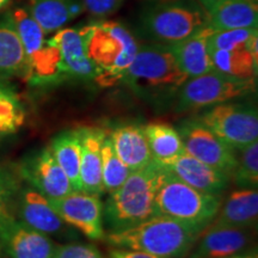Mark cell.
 <instances>
[{
	"label": "cell",
	"instance_id": "obj_13",
	"mask_svg": "<svg viewBox=\"0 0 258 258\" xmlns=\"http://www.w3.org/2000/svg\"><path fill=\"white\" fill-rule=\"evenodd\" d=\"M48 201L64 224L78 228L89 239L104 238L103 205L99 195L72 191L63 198L48 199Z\"/></svg>",
	"mask_w": 258,
	"mask_h": 258
},
{
	"label": "cell",
	"instance_id": "obj_34",
	"mask_svg": "<svg viewBox=\"0 0 258 258\" xmlns=\"http://www.w3.org/2000/svg\"><path fill=\"white\" fill-rule=\"evenodd\" d=\"M109 258H160L153 254L143 252V251L129 250V249H118L115 247L109 252Z\"/></svg>",
	"mask_w": 258,
	"mask_h": 258
},
{
	"label": "cell",
	"instance_id": "obj_6",
	"mask_svg": "<svg viewBox=\"0 0 258 258\" xmlns=\"http://www.w3.org/2000/svg\"><path fill=\"white\" fill-rule=\"evenodd\" d=\"M222 203L221 195H209L185 184L167 170L154 201V215L208 227Z\"/></svg>",
	"mask_w": 258,
	"mask_h": 258
},
{
	"label": "cell",
	"instance_id": "obj_2",
	"mask_svg": "<svg viewBox=\"0 0 258 258\" xmlns=\"http://www.w3.org/2000/svg\"><path fill=\"white\" fill-rule=\"evenodd\" d=\"M85 50L97 71L96 80L111 86L123 80L137 54L139 43L123 24L110 21H93L80 28Z\"/></svg>",
	"mask_w": 258,
	"mask_h": 258
},
{
	"label": "cell",
	"instance_id": "obj_32",
	"mask_svg": "<svg viewBox=\"0 0 258 258\" xmlns=\"http://www.w3.org/2000/svg\"><path fill=\"white\" fill-rule=\"evenodd\" d=\"M53 258H104L92 244H64L56 245Z\"/></svg>",
	"mask_w": 258,
	"mask_h": 258
},
{
	"label": "cell",
	"instance_id": "obj_35",
	"mask_svg": "<svg viewBox=\"0 0 258 258\" xmlns=\"http://www.w3.org/2000/svg\"><path fill=\"white\" fill-rule=\"evenodd\" d=\"M198 2L203 6V8H205L206 11H208V10L211 9L215 3H218L219 0H198Z\"/></svg>",
	"mask_w": 258,
	"mask_h": 258
},
{
	"label": "cell",
	"instance_id": "obj_24",
	"mask_svg": "<svg viewBox=\"0 0 258 258\" xmlns=\"http://www.w3.org/2000/svg\"><path fill=\"white\" fill-rule=\"evenodd\" d=\"M28 12L44 34L64 28L84 12L83 0H28Z\"/></svg>",
	"mask_w": 258,
	"mask_h": 258
},
{
	"label": "cell",
	"instance_id": "obj_4",
	"mask_svg": "<svg viewBox=\"0 0 258 258\" xmlns=\"http://www.w3.org/2000/svg\"><path fill=\"white\" fill-rule=\"evenodd\" d=\"M139 32L145 40L171 46L208 25V14L198 0H161L139 16Z\"/></svg>",
	"mask_w": 258,
	"mask_h": 258
},
{
	"label": "cell",
	"instance_id": "obj_12",
	"mask_svg": "<svg viewBox=\"0 0 258 258\" xmlns=\"http://www.w3.org/2000/svg\"><path fill=\"white\" fill-rule=\"evenodd\" d=\"M55 61L56 80H96L97 71L85 50L80 29L62 28L48 40Z\"/></svg>",
	"mask_w": 258,
	"mask_h": 258
},
{
	"label": "cell",
	"instance_id": "obj_23",
	"mask_svg": "<svg viewBox=\"0 0 258 258\" xmlns=\"http://www.w3.org/2000/svg\"><path fill=\"white\" fill-rule=\"evenodd\" d=\"M257 217V189H238L221 203L218 214L211 225L249 228L256 224Z\"/></svg>",
	"mask_w": 258,
	"mask_h": 258
},
{
	"label": "cell",
	"instance_id": "obj_14",
	"mask_svg": "<svg viewBox=\"0 0 258 258\" xmlns=\"http://www.w3.org/2000/svg\"><path fill=\"white\" fill-rule=\"evenodd\" d=\"M21 175L47 199H60L74 191L49 147L27 158L21 165Z\"/></svg>",
	"mask_w": 258,
	"mask_h": 258
},
{
	"label": "cell",
	"instance_id": "obj_15",
	"mask_svg": "<svg viewBox=\"0 0 258 258\" xmlns=\"http://www.w3.org/2000/svg\"><path fill=\"white\" fill-rule=\"evenodd\" d=\"M0 250L8 258H53L56 245L47 234L12 218L0 227Z\"/></svg>",
	"mask_w": 258,
	"mask_h": 258
},
{
	"label": "cell",
	"instance_id": "obj_18",
	"mask_svg": "<svg viewBox=\"0 0 258 258\" xmlns=\"http://www.w3.org/2000/svg\"><path fill=\"white\" fill-rule=\"evenodd\" d=\"M80 133V180L82 191L104 192L102 176V144L106 133L95 127L78 128Z\"/></svg>",
	"mask_w": 258,
	"mask_h": 258
},
{
	"label": "cell",
	"instance_id": "obj_36",
	"mask_svg": "<svg viewBox=\"0 0 258 258\" xmlns=\"http://www.w3.org/2000/svg\"><path fill=\"white\" fill-rule=\"evenodd\" d=\"M225 258H257V254H233V256L225 257Z\"/></svg>",
	"mask_w": 258,
	"mask_h": 258
},
{
	"label": "cell",
	"instance_id": "obj_17",
	"mask_svg": "<svg viewBox=\"0 0 258 258\" xmlns=\"http://www.w3.org/2000/svg\"><path fill=\"white\" fill-rule=\"evenodd\" d=\"M167 170L185 184L209 195H221L231 178L227 173L202 163L185 151Z\"/></svg>",
	"mask_w": 258,
	"mask_h": 258
},
{
	"label": "cell",
	"instance_id": "obj_7",
	"mask_svg": "<svg viewBox=\"0 0 258 258\" xmlns=\"http://www.w3.org/2000/svg\"><path fill=\"white\" fill-rule=\"evenodd\" d=\"M213 69L241 79H256L258 66V30L214 31L208 38Z\"/></svg>",
	"mask_w": 258,
	"mask_h": 258
},
{
	"label": "cell",
	"instance_id": "obj_11",
	"mask_svg": "<svg viewBox=\"0 0 258 258\" xmlns=\"http://www.w3.org/2000/svg\"><path fill=\"white\" fill-rule=\"evenodd\" d=\"M178 133L186 153L232 176L237 166L235 150L209 131L198 118L183 121L178 128Z\"/></svg>",
	"mask_w": 258,
	"mask_h": 258
},
{
	"label": "cell",
	"instance_id": "obj_30",
	"mask_svg": "<svg viewBox=\"0 0 258 258\" xmlns=\"http://www.w3.org/2000/svg\"><path fill=\"white\" fill-rule=\"evenodd\" d=\"M237 156L233 180L240 189H257L258 186V143L247 145Z\"/></svg>",
	"mask_w": 258,
	"mask_h": 258
},
{
	"label": "cell",
	"instance_id": "obj_8",
	"mask_svg": "<svg viewBox=\"0 0 258 258\" xmlns=\"http://www.w3.org/2000/svg\"><path fill=\"white\" fill-rule=\"evenodd\" d=\"M254 88L256 79H241L213 70L185 80L176 93V109L185 112L209 108L249 95Z\"/></svg>",
	"mask_w": 258,
	"mask_h": 258
},
{
	"label": "cell",
	"instance_id": "obj_21",
	"mask_svg": "<svg viewBox=\"0 0 258 258\" xmlns=\"http://www.w3.org/2000/svg\"><path fill=\"white\" fill-rule=\"evenodd\" d=\"M214 31L254 29L258 25V0H219L207 11Z\"/></svg>",
	"mask_w": 258,
	"mask_h": 258
},
{
	"label": "cell",
	"instance_id": "obj_22",
	"mask_svg": "<svg viewBox=\"0 0 258 258\" xmlns=\"http://www.w3.org/2000/svg\"><path fill=\"white\" fill-rule=\"evenodd\" d=\"M110 138L116 154L131 172L143 169L153 160L143 125H122L112 132Z\"/></svg>",
	"mask_w": 258,
	"mask_h": 258
},
{
	"label": "cell",
	"instance_id": "obj_20",
	"mask_svg": "<svg viewBox=\"0 0 258 258\" xmlns=\"http://www.w3.org/2000/svg\"><path fill=\"white\" fill-rule=\"evenodd\" d=\"M212 32L213 29L207 25L191 36L170 46L179 69L188 78L214 70L208 50V38Z\"/></svg>",
	"mask_w": 258,
	"mask_h": 258
},
{
	"label": "cell",
	"instance_id": "obj_5",
	"mask_svg": "<svg viewBox=\"0 0 258 258\" xmlns=\"http://www.w3.org/2000/svg\"><path fill=\"white\" fill-rule=\"evenodd\" d=\"M188 77L179 69L170 46L139 44L135 57L123 80L138 95L166 98L176 95Z\"/></svg>",
	"mask_w": 258,
	"mask_h": 258
},
{
	"label": "cell",
	"instance_id": "obj_33",
	"mask_svg": "<svg viewBox=\"0 0 258 258\" xmlns=\"http://www.w3.org/2000/svg\"><path fill=\"white\" fill-rule=\"evenodd\" d=\"M124 0H83L84 11L96 21L108 18L121 8Z\"/></svg>",
	"mask_w": 258,
	"mask_h": 258
},
{
	"label": "cell",
	"instance_id": "obj_16",
	"mask_svg": "<svg viewBox=\"0 0 258 258\" xmlns=\"http://www.w3.org/2000/svg\"><path fill=\"white\" fill-rule=\"evenodd\" d=\"M249 228L209 225L185 258H225L240 253L251 243Z\"/></svg>",
	"mask_w": 258,
	"mask_h": 258
},
{
	"label": "cell",
	"instance_id": "obj_25",
	"mask_svg": "<svg viewBox=\"0 0 258 258\" xmlns=\"http://www.w3.org/2000/svg\"><path fill=\"white\" fill-rule=\"evenodd\" d=\"M0 74L28 78V62L10 14L0 16Z\"/></svg>",
	"mask_w": 258,
	"mask_h": 258
},
{
	"label": "cell",
	"instance_id": "obj_10",
	"mask_svg": "<svg viewBox=\"0 0 258 258\" xmlns=\"http://www.w3.org/2000/svg\"><path fill=\"white\" fill-rule=\"evenodd\" d=\"M10 16L27 57V79L35 84L53 83L56 80L55 61L44 31L27 9H16Z\"/></svg>",
	"mask_w": 258,
	"mask_h": 258
},
{
	"label": "cell",
	"instance_id": "obj_28",
	"mask_svg": "<svg viewBox=\"0 0 258 258\" xmlns=\"http://www.w3.org/2000/svg\"><path fill=\"white\" fill-rule=\"evenodd\" d=\"M129 175L131 170L116 154L110 135H105L102 144V176L104 191L114 192L123 184Z\"/></svg>",
	"mask_w": 258,
	"mask_h": 258
},
{
	"label": "cell",
	"instance_id": "obj_9",
	"mask_svg": "<svg viewBox=\"0 0 258 258\" xmlns=\"http://www.w3.org/2000/svg\"><path fill=\"white\" fill-rule=\"evenodd\" d=\"M196 118L237 151L258 141V115L254 106L226 102L206 108Z\"/></svg>",
	"mask_w": 258,
	"mask_h": 258
},
{
	"label": "cell",
	"instance_id": "obj_3",
	"mask_svg": "<svg viewBox=\"0 0 258 258\" xmlns=\"http://www.w3.org/2000/svg\"><path fill=\"white\" fill-rule=\"evenodd\" d=\"M167 169L152 160L133 171L123 184L110 194L103 209L109 232L133 227L154 217V201Z\"/></svg>",
	"mask_w": 258,
	"mask_h": 258
},
{
	"label": "cell",
	"instance_id": "obj_31",
	"mask_svg": "<svg viewBox=\"0 0 258 258\" xmlns=\"http://www.w3.org/2000/svg\"><path fill=\"white\" fill-rule=\"evenodd\" d=\"M17 180L9 170L0 167V227L12 219L10 206L17 191Z\"/></svg>",
	"mask_w": 258,
	"mask_h": 258
},
{
	"label": "cell",
	"instance_id": "obj_1",
	"mask_svg": "<svg viewBox=\"0 0 258 258\" xmlns=\"http://www.w3.org/2000/svg\"><path fill=\"white\" fill-rule=\"evenodd\" d=\"M206 228L154 215L133 227L109 232L106 241L118 249L143 251L160 258H185Z\"/></svg>",
	"mask_w": 258,
	"mask_h": 258
},
{
	"label": "cell",
	"instance_id": "obj_37",
	"mask_svg": "<svg viewBox=\"0 0 258 258\" xmlns=\"http://www.w3.org/2000/svg\"><path fill=\"white\" fill-rule=\"evenodd\" d=\"M10 2H11V0H0V11L4 10L6 6L10 4Z\"/></svg>",
	"mask_w": 258,
	"mask_h": 258
},
{
	"label": "cell",
	"instance_id": "obj_29",
	"mask_svg": "<svg viewBox=\"0 0 258 258\" xmlns=\"http://www.w3.org/2000/svg\"><path fill=\"white\" fill-rule=\"evenodd\" d=\"M24 120V108L17 95L0 83V139L16 133Z\"/></svg>",
	"mask_w": 258,
	"mask_h": 258
},
{
	"label": "cell",
	"instance_id": "obj_26",
	"mask_svg": "<svg viewBox=\"0 0 258 258\" xmlns=\"http://www.w3.org/2000/svg\"><path fill=\"white\" fill-rule=\"evenodd\" d=\"M152 159L165 169L170 167L184 153L179 133L171 124L152 122L145 125Z\"/></svg>",
	"mask_w": 258,
	"mask_h": 258
},
{
	"label": "cell",
	"instance_id": "obj_27",
	"mask_svg": "<svg viewBox=\"0 0 258 258\" xmlns=\"http://www.w3.org/2000/svg\"><path fill=\"white\" fill-rule=\"evenodd\" d=\"M49 148L57 164L69 177L74 191H82L80 180V133L79 129L64 131L51 140Z\"/></svg>",
	"mask_w": 258,
	"mask_h": 258
},
{
	"label": "cell",
	"instance_id": "obj_19",
	"mask_svg": "<svg viewBox=\"0 0 258 258\" xmlns=\"http://www.w3.org/2000/svg\"><path fill=\"white\" fill-rule=\"evenodd\" d=\"M19 215L22 222L32 230L47 235L64 233L66 225L46 196L34 188H27L19 200Z\"/></svg>",
	"mask_w": 258,
	"mask_h": 258
}]
</instances>
